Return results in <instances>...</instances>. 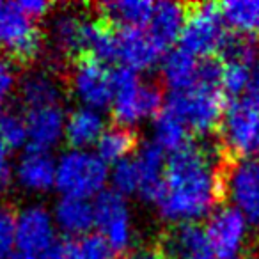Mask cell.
<instances>
[{
    "instance_id": "obj_1",
    "label": "cell",
    "mask_w": 259,
    "mask_h": 259,
    "mask_svg": "<svg viewBox=\"0 0 259 259\" xmlns=\"http://www.w3.org/2000/svg\"><path fill=\"white\" fill-rule=\"evenodd\" d=\"M231 160L217 144L190 141L170 153L163 187L155 202L170 224H195L226 199V170Z\"/></svg>"
},
{
    "instance_id": "obj_2",
    "label": "cell",
    "mask_w": 259,
    "mask_h": 259,
    "mask_svg": "<svg viewBox=\"0 0 259 259\" xmlns=\"http://www.w3.org/2000/svg\"><path fill=\"white\" fill-rule=\"evenodd\" d=\"M227 98L217 83L199 82L183 91H172L163 105L190 135H208L220 128Z\"/></svg>"
},
{
    "instance_id": "obj_3",
    "label": "cell",
    "mask_w": 259,
    "mask_h": 259,
    "mask_svg": "<svg viewBox=\"0 0 259 259\" xmlns=\"http://www.w3.org/2000/svg\"><path fill=\"white\" fill-rule=\"evenodd\" d=\"M114 100L112 115L115 124L134 128V124L149 117H156L163 108V93L155 83H144L139 73L119 66L112 71Z\"/></svg>"
},
{
    "instance_id": "obj_4",
    "label": "cell",
    "mask_w": 259,
    "mask_h": 259,
    "mask_svg": "<svg viewBox=\"0 0 259 259\" xmlns=\"http://www.w3.org/2000/svg\"><path fill=\"white\" fill-rule=\"evenodd\" d=\"M220 148L229 160L259 156V100H231L220 122Z\"/></svg>"
},
{
    "instance_id": "obj_5",
    "label": "cell",
    "mask_w": 259,
    "mask_h": 259,
    "mask_svg": "<svg viewBox=\"0 0 259 259\" xmlns=\"http://www.w3.org/2000/svg\"><path fill=\"white\" fill-rule=\"evenodd\" d=\"M108 180L107 163L87 149H71L57 162L55 187L64 197L89 199L103 192Z\"/></svg>"
},
{
    "instance_id": "obj_6",
    "label": "cell",
    "mask_w": 259,
    "mask_h": 259,
    "mask_svg": "<svg viewBox=\"0 0 259 259\" xmlns=\"http://www.w3.org/2000/svg\"><path fill=\"white\" fill-rule=\"evenodd\" d=\"M229 30L219 4H187V20L180 36V48L197 59H219Z\"/></svg>"
},
{
    "instance_id": "obj_7",
    "label": "cell",
    "mask_w": 259,
    "mask_h": 259,
    "mask_svg": "<svg viewBox=\"0 0 259 259\" xmlns=\"http://www.w3.org/2000/svg\"><path fill=\"white\" fill-rule=\"evenodd\" d=\"M43 50V36L32 18L16 2H0V52L16 64L36 61Z\"/></svg>"
},
{
    "instance_id": "obj_8",
    "label": "cell",
    "mask_w": 259,
    "mask_h": 259,
    "mask_svg": "<svg viewBox=\"0 0 259 259\" xmlns=\"http://www.w3.org/2000/svg\"><path fill=\"white\" fill-rule=\"evenodd\" d=\"M69 85L76 100L87 108L103 110L110 107L114 100L112 69L91 55H80L73 61Z\"/></svg>"
},
{
    "instance_id": "obj_9",
    "label": "cell",
    "mask_w": 259,
    "mask_h": 259,
    "mask_svg": "<svg viewBox=\"0 0 259 259\" xmlns=\"http://www.w3.org/2000/svg\"><path fill=\"white\" fill-rule=\"evenodd\" d=\"M55 243V222L47 208L32 204L18 213L11 259H43Z\"/></svg>"
},
{
    "instance_id": "obj_10",
    "label": "cell",
    "mask_w": 259,
    "mask_h": 259,
    "mask_svg": "<svg viewBox=\"0 0 259 259\" xmlns=\"http://www.w3.org/2000/svg\"><path fill=\"white\" fill-rule=\"evenodd\" d=\"M248 222L234 206L217 208L204 227L209 250L215 259H243Z\"/></svg>"
},
{
    "instance_id": "obj_11",
    "label": "cell",
    "mask_w": 259,
    "mask_h": 259,
    "mask_svg": "<svg viewBox=\"0 0 259 259\" xmlns=\"http://www.w3.org/2000/svg\"><path fill=\"white\" fill-rule=\"evenodd\" d=\"M94 220L101 236L108 241L114 252H128L134 243V226L124 195L115 190H103L93 202Z\"/></svg>"
},
{
    "instance_id": "obj_12",
    "label": "cell",
    "mask_w": 259,
    "mask_h": 259,
    "mask_svg": "<svg viewBox=\"0 0 259 259\" xmlns=\"http://www.w3.org/2000/svg\"><path fill=\"white\" fill-rule=\"evenodd\" d=\"M226 197L248 224L259 227V156L231 160L226 170Z\"/></svg>"
},
{
    "instance_id": "obj_13",
    "label": "cell",
    "mask_w": 259,
    "mask_h": 259,
    "mask_svg": "<svg viewBox=\"0 0 259 259\" xmlns=\"http://www.w3.org/2000/svg\"><path fill=\"white\" fill-rule=\"evenodd\" d=\"M117 62L135 73L151 69L163 54L146 29H117Z\"/></svg>"
},
{
    "instance_id": "obj_14",
    "label": "cell",
    "mask_w": 259,
    "mask_h": 259,
    "mask_svg": "<svg viewBox=\"0 0 259 259\" xmlns=\"http://www.w3.org/2000/svg\"><path fill=\"white\" fill-rule=\"evenodd\" d=\"M25 121L27 135H29L27 146L32 151L48 153L64 137L66 115L62 105L27 110Z\"/></svg>"
},
{
    "instance_id": "obj_15",
    "label": "cell",
    "mask_w": 259,
    "mask_h": 259,
    "mask_svg": "<svg viewBox=\"0 0 259 259\" xmlns=\"http://www.w3.org/2000/svg\"><path fill=\"white\" fill-rule=\"evenodd\" d=\"M165 259H215L206 233L197 224H180L169 229L160 243Z\"/></svg>"
},
{
    "instance_id": "obj_16",
    "label": "cell",
    "mask_w": 259,
    "mask_h": 259,
    "mask_svg": "<svg viewBox=\"0 0 259 259\" xmlns=\"http://www.w3.org/2000/svg\"><path fill=\"white\" fill-rule=\"evenodd\" d=\"M165 151L155 142H146L135 156L139 169V192L137 195L146 202H156L163 187L165 174Z\"/></svg>"
},
{
    "instance_id": "obj_17",
    "label": "cell",
    "mask_w": 259,
    "mask_h": 259,
    "mask_svg": "<svg viewBox=\"0 0 259 259\" xmlns=\"http://www.w3.org/2000/svg\"><path fill=\"white\" fill-rule=\"evenodd\" d=\"M98 18L115 29H146L155 11L149 0H117L96 4Z\"/></svg>"
},
{
    "instance_id": "obj_18",
    "label": "cell",
    "mask_w": 259,
    "mask_h": 259,
    "mask_svg": "<svg viewBox=\"0 0 259 259\" xmlns=\"http://www.w3.org/2000/svg\"><path fill=\"white\" fill-rule=\"evenodd\" d=\"M57 163L48 153L27 149L16 167V180L25 190L34 194H43L55 187Z\"/></svg>"
},
{
    "instance_id": "obj_19",
    "label": "cell",
    "mask_w": 259,
    "mask_h": 259,
    "mask_svg": "<svg viewBox=\"0 0 259 259\" xmlns=\"http://www.w3.org/2000/svg\"><path fill=\"white\" fill-rule=\"evenodd\" d=\"M185 20H187V4L158 2L155 4V11H153L146 30L151 34L158 47L163 52H167L172 47V43L180 39Z\"/></svg>"
},
{
    "instance_id": "obj_20",
    "label": "cell",
    "mask_w": 259,
    "mask_h": 259,
    "mask_svg": "<svg viewBox=\"0 0 259 259\" xmlns=\"http://www.w3.org/2000/svg\"><path fill=\"white\" fill-rule=\"evenodd\" d=\"M20 100L25 110L55 107L62 101V85L52 71H32L20 83Z\"/></svg>"
},
{
    "instance_id": "obj_21",
    "label": "cell",
    "mask_w": 259,
    "mask_h": 259,
    "mask_svg": "<svg viewBox=\"0 0 259 259\" xmlns=\"http://www.w3.org/2000/svg\"><path fill=\"white\" fill-rule=\"evenodd\" d=\"M202 59L190 55L181 48L169 50L162 61L163 83L172 91H183L201 82Z\"/></svg>"
},
{
    "instance_id": "obj_22",
    "label": "cell",
    "mask_w": 259,
    "mask_h": 259,
    "mask_svg": "<svg viewBox=\"0 0 259 259\" xmlns=\"http://www.w3.org/2000/svg\"><path fill=\"white\" fill-rule=\"evenodd\" d=\"M105 132V117L100 110L80 107L66 119L64 139L71 149H87L96 144Z\"/></svg>"
},
{
    "instance_id": "obj_23",
    "label": "cell",
    "mask_w": 259,
    "mask_h": 259,
    "mask_svg": "<svg viewBox=\"0 0 259 259\" xmlns=\"http://www.w3.org/2000/svg\"><path fill=\"white\" fill-rule=\"evenodd\" d=\"M87 16L64 11L54 16L52 22V43L61 55H71L73 61L83 54V32Z\"/></svg>"
},
{
    "instance_id": "obj_24",
    "label": "cell",
    "mask_w": 259,
    "mask_h": 259,
    "mask_svg": "<svg viewBox=\"0 0 259 259\" xmlns=\"http://www.w3.org/2000/svg\"><path fill=\"white\" fill-rule=\"evenodd\" d=\"M54 222L59 226L62 233L69 236H83L89 234L91 227L96 226L94 220V206L85 199L64 197L55 204Z\"/></svg>"
},
{
    "instance_id": "obj_25",
    "label": "cell",
    "mask_w": 259,
    "mask_h": 259,
    "mask_svg": "<svg viewBox=\"0 0 259 259\" xmlns=\"http://www.w3.org/2000/svg\"><path fill=\"white\" fill-rule=\"evenodd\" d=\"M137 146H139V137L134 128L115 124L110 126L108 130H105L103 135L100 137V141L96 142V148H98L96 155L107 165L108 163L115 165V163L128 158L137 149Z\"/></svg>"
},
{
    "instance_id": "obj_26",
    "label": "cell",
    "mask_w": 259,
    "mask_h": 259,
    "mask_svg": "<svg viewBox=\"0 0 259 259\" xmlns=\"http://www.w3.org/2000/svg\"><path fill=\"white\" fill-rule=\"evenodd\" d=\"M219 8L226 25L238 34L259 37V0H233Z\"/></svg>"
},
{
    "instance_id": "obj_27",
    "label": "cell",
    "mask_w": 259,
    "mask_h": 259,
    "mask_svg": "<svg viewBox=\"0 0 259 259\" xmlns=\"http://www.w3.org/2000/svg\"><path fill=\"white\" fill-rule=\"evenodd\" d=\"M153 135H155V144L163 151L174 153L181 149L185 144L190 142V134L188 130L174 117L165 108L160 110V114L155 117L153 124Z\"/></svg>"
},
{
    "instance_id": "obj_28",
    "label": "cell",
    "mask_w": 259,
    "mask_h": 259,
    "mask_svg": "<svg viewBox=\"0 0 259 259\" xmlns=\"http://www.w3.org/2000/svg\"><path fill=\"white\" fill-rule=\"evenodd\" d=\"M68 259H114L115 252L100 233L83 234L64 243Z\"/></svg>"
},
{
    "instance_id": "obj_29",
    "label": "cell",
    "mask_w": 259,
    "mask_h": 259,
    "mask_svg": "<svg viewBox=\"0 0 259 259\" xmlns=\"http://www.w3.org/2000/svg\"><path fill=\"white\" fill-rule=\"evenodd\" d=\"M0 139L9 149L23 148L29 141L25 115L13 108L0 110Z\"/></svg>"
},
{
    "instance_id": "obj_30",
    "label": "cell",
    "mask_w": 259,
    "mask_h": 259,
    "mask_svg": "<svg viewBox=\"0 0 259 259\" xmlns=\"http://www.w3.org/2000/svg\"><path fill=\"white\" fill-rule=\"evenodd\" d=\"M250 68L252 64H245V62H222V85L224 94L231 96L233 100L245 96L248 89V82H250Z\"/></svg>"
},
{
    "instance_id": "obj_31",
    "label": "cell",
    "mask_w": 259,
    "mask_h": 259,
    "mask_svg": "<svg viewBox=\"0 0 259 259\" xmlns=\"http://www.w3.org/2000/svg\"><path fill=\"white\" fill-rule=\"evenodd\" d=\"M112 185L117 194L132 195L139 192V169L135 158H126L122 162L115 163L112 170Z\"/></svg>"
},
{
    "instance_id": "obj_32",
    "label": "cell",
    "mask_w": 259,
    "mask_h": 259,
    "mask_svg": "<svg viewBox=\"0 0 259 259\" xmlns=\"http://www.w3.org/2000/svg\"><path fill=\"white\" fill-rule=\"evenodd\" d=\"M16 217L13 206L0 202V259H11L15 252Z\"/></svg>"
},
{
    "instance_id": "obj_33",
    "label": "cell",
    "mask_w": 259,
    "mask_h": 259,
    "mask_svg": "<svg viewBox=\"0 0 259 259\" xmlns=\"http://www.w3.org/2000/svg\"><path fill=\"white\" fill-rule=\"evenodd\" d=\"M18 85V64L0 52V107L11 98Z\"/></svg>"
},
{
    "instance_id": "obj_34",
    "label": "cell",
    "mask_w": 259,
    "mask_h": 259,
    "mask_svg": "<svg viewBox=\"0 0 259 259\" xmlns=\"http://www.w3.org/2000/svg\"><path fill=\"white\" fill-rule=\"evenodd\" d=\"M119 259H165L160 243L148 245V247H135L121 255Z\"/></svg>"
},
{
    "instance_id": "obj_35",
    "label": "cell",
    "mask_w": 259,
    "mask_h": 259,
    "mask_svg": "<svg viewBox=\"0 0 259 259\" xmlns=\"http://www.w3.org/2000/svg\"><path fill=\"white\" fill-rule=\"evenodd\" d=\"M16 4H18V8L32 20L43 18V16H47V13L54 8L50 2H45V0H20Z\"/></svg>"
},
{
    "instance_id": "obj_36",
    "label": "cell",
    "mask_w": 259,
    "mask_h": 259,
    "mask_svg": "<svg viewBox=\"0 0 259 259\" xmlns=\"http://www.w3.org/2000/svg\"><path fill=\"white\" fill-rule=\"evenodd\" d=\"M245 96H250L254 100H259V55L254 61L250 68V82H248V89Z\"/></svg>"
},
{
    "instance_id": "obj_37",
    "label": "cell",
    "mask_w": 259,
    "mask_h": 259,
    "mask_svg": "<svg viewBox=\"0 0 259 259\" xmlns=\"http://www.w3.org/2000/svg\"><path fill=\"white\" fill-rule=\"evenodd\" d=\"M43 259H68L66 257V250H64V243H55V247L45 255Z\"/></svg>"
},
{
    "instance_id": "obj_38",
    "label": "cell",
    "mask_w": 259,
    "mask_h": 259,
    "mask_svg": "<svg viewBox=\"0 0 259 259\" xmlns=\"http://www.w3.org/2000/svg\"><path fill=\"white\" fill-rule=\"evenodd\" d=\"M8 151L9 148L2 142V139H0V167H4V165H9L8 162Z\"/></svg>"
}]
</instances>
